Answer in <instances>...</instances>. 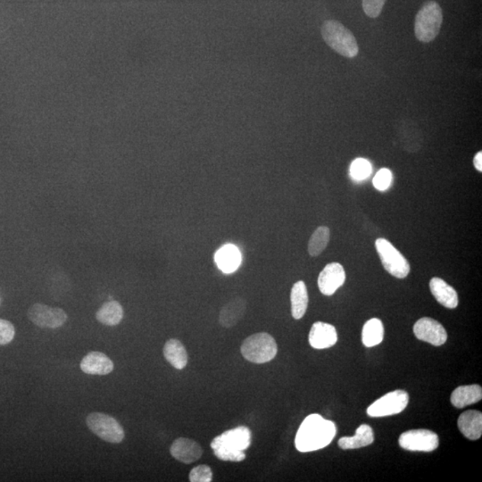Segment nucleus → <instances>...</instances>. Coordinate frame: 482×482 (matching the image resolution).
Segmentation results:
<instances>
[{
    "label": "nucleus",
    "mask_w": 482,
    "mask_h": 482,
    "mask_svg": "<svg viewBox=\"0 0 482 482\" xmlns=\"http://www.w3.org/2000/svg\"><path fill=\"white\" fill-rule=\"evenodd\" d=\"M430 289L434 298L443 307L454 309L458 307V295L455 289L446 284L444 279L435 277L430 279Z\"/></svg>",
    "instance_id": "nucleus-16"
},
{
    "label": "nucleus",
    "mask_w": 482,
    "mask_h": 482,
    "mask_svg": "<svg viewBox=\"0 0 482 482\" xmlns=\"http://www.w3.org/2000/svg\"><path fill=\"white\" fill-rule=\"evenodd\" d=\"M124 308L119 302H107L96 312V320L107 326H118L124 318Z\"/></svg>",
    "instance_id": "nucleus-24"
},
{
    "label": "nucleus",
    "mask_w": 482,
    "mask_h": 482,
    "mask_svg": "<svg viewBox=\"0 0 482 482\" xmlns=\"http://www.w3.org/2000/svg\"><path fill=\"white\" fill-rule=\"evenodd\" d=\"M409 402V396L404 390H395L379 398L368 407L367 414L371 417H385L403 412Z\"/></svg>",
    "instance_id": "nucleus-8"
},
{
    "label": "nucleus",
    "mask_w": 482,
    "mask_h": 482,
    "mask_svg": "<svg viewBox=\"0 0 482 482\" xmlns=\"http://www.w3.org/2000/svg\"><path fill=\"white\" fill-rule=\"evenodd\" d=\"M375 247L386 271L397 279L407 277L410 272L409 263L390 241L381 238L375 241Z\"/></svg>",
    "instance_id": "nucleus-6"
},
{
    "label": "nucleus",
    "mask_w": 482,
    "mask_h": 482,
    "mask_svg": "<svg viewBox=\"0 0 482 482\" xmlns=\"http://www.w3.org/2000/svg\"><path fill=\"white\" fill-rule=\"evenodd\" d=\"M474 165L477 171L482 172V152H478L474 159Z\"/></svg>",
    "instance_id": "nucleus-32"
},
{
    "label": "nucleus",
    "mask_w": 482,
    "mask_h": 482,
    "mask_svg": "<svg viewBox=\"0 0 482 482\" xmlns=\"http://www.w3.org/2000/svg\"><path fill=\"white\" fill-rule=\"evenodd\" d=\"M321 36L328 46L342 56L353 59L358 56V41L351 31L336 20H327L321 27Z\"/></svg>",
    "instance_id": "nucleus-3"
},
{
    "label": "nucleus",
    "mask_w": 482,
    "mask_h": 482,
    "mask_svg": "<svg viewBox=\"0 0 482 482\" xmlns=\"http://www.w3.org/2000/svg\"><path fill=\"white\" fill-rule=\"evenodd\" d=\"M330 241V229L326 226L318 227L308 242V253L311 256H320Z\"/></svg>",
    "instance_id": "nucleus-26"
},
{
    "label": "nucleus",
    "mask_w": 482,
    "mask_h": 482,
    "mask_svg": "<svg viewBox=\"0 0 482 482\" xmlns=\"http://www.w3.org/2000/svg\"><path fill=\"white\" fill-rule=\"evenodd\" d=\"M170 453L176 460L188 465L198 461L203 454V449L195 440L179 438L173 441Z\"/></svg>",
    "instance_id": "nucleus-14"
},
{
    "label": "nucleus",
    "mask_w": 482,
    "mask_h": 482,
    "mask_svg": "<svg viewBox=\"0 0 482 482\" xmlns=\"http://www.w3.org/2000/svg\"><path fill=\"white\" fill-rule=\"evenodd\" d=\"M346 272L339 263H330L321 272L318 277V287L321 293L332 295L345 284Z\"/></svg>",
    "instance_id": "nucleus-12"
},
{
    "label": "nucleus",
    "mask_w": 482,
    "mask_h": 482,
    "mask_svg": "<svg viewBox=\"0 0 482 482\" xmlns=\"http://www.w3.org/2000/svg\"><path fill=\"white\" fill-rule=\"evenodd\" d=\"M372 172V165L369 161L358 159L353 161L350 166V175L356 181H363L367 179Z\"/></svg>",
    "instance_id": "nucleus-27"
},
{
    "label": "nucleus",
    "mask_w": 482,
    "mask_h": 482,
    "mask_svg": "<svg viewBox=\"0 0 482 482\" xmlns=\"http://www.w3.org/2000/svg\"><path fill=\"white\" fill-rule=\"evenodd\" d=\"M28 318L41 328L57 329L63 326L67 320L66 312L59 307H50L43 304L31 305L28 310Z\"/></svg>",
    "instance_id": "nucleus-10"
},
{
    "label": "nucleus",
    "mask_w": 482,
    "mask_h": 482,
    "mask_svg": "<svg viewBox=\"0 0 482 482\" xmlns=\"http://www.w3.org/2000/svg\"><path fill=\"white\" fill-rule=\"evenodd\" d=\"M86 424L98 438L112 444L121 443L124 439V430L114 417L102 413H92L87 416Z\"/></svg>",
    "instance_id": "nucleus-7"
},
{
    "label": "nucleus",
    "mask_w": 482,
    "mask_h": 482,
    "mask_svg": "<svg viewBox=\"0 0 482 482\" xmlns=\"http://www.w3.org/2000/svg\"><path fill=\"white\" fill-rule=\"evenodd\" d=\"M240 350L247 361L260 365L272 361L275 358L278 346L270 334L261 333L247 337Z\"/></svg>",
    "instance_id": "nucleus-5"
},
{
    "label": "nucleus",
    "mask_w": 482,
    "mask_h": 482,
    "mask_svg": "<svg viewBox=\"0 0 482 482\" xmlns=\"http://www.w3.org/2000/svg\"><path fill=\"white\" fill-rule=\"evenodd\" d=\"M458 428L462 435L471 440H477L482 434V414L480 411L468 410L458 418Z\"/></svg>",
    "instance_id": "nucleus-18"
},
{
    "label": "nucleus",
    "mask_w": 482,
    "mask_h": 482,
    "mask_svg": "<svg viewBox=\"0 0 482 482\" xmlns=\"http://www.w3.org/2000/svg\"><path fill=\"white\" fill-rule=\"evenodd\" d=\"M392 182V173L388 169L382 168L376 173L374 183V188L378 191H384L390 186Z\"/></svg>",
    "instance_id": "nucleus-29"
},
{
    "label": "nucleus",
    "mask_w": 482,
    "mask_h": 482,
    "mask_svg": "<svg viewBox=\"0 0 482 482\" xmlns=\"http://www.w3.org/2000/svg\"><path fill=\"white\" fill-rule=\"evenodd\" d=\"M308 340L312 348L316 349L332 348L337 342L336 328L332 324L317 321L311 328Z\"/></svg>",
    "instance_id": "nucleus-13"
},
{
    "label": "nucleus",
    "mask_w": 482,
    "mask_h": 482,
    "mask_svg": "<svg viewBox=\"0 0 482 482\" xmlns=\"http://www.w3.org/2000/svg\"><path fill=\"white\" fill-rule=\"evenodd\" d=\"M291 314L294 319L300 320L305 316L308 307L307 286L303 281L295 282L291 293Z\"/></svg>",
    "instance_id": "nucleus-23"
},
{
    "label": "nucleus",
    "mask_w": 482,
    "mask_h": 482,
    "mask_svg": "<svg viewBox=\"0 0 482 482\" xmlns=\"http://www.w3.org/2000/svg\"><path fill=\"white\" fill-rule=\"evenodd\" d=\"M384 337V326L380 319L372 318L366 321L362 332V342L366 348H372L382 342Z\"/></svg>",
    "instance_id": "nucleus-25"
},
{
    "label": "nucleus",
    "mask_w": 482,
    "mask_h": 482,
    "mask_svg": "<svg viewBox=\"0 0 482 482\" xmlns=\"http://www.w3.org/2000/svg\"><path fill=\"white\" fill-rule=\"evenodd\" d=\"M15 330L10 321L0 319V345H6L14 339Z\"/></svg>",
    "instance_id": "nucleus-31"
},
{
    "label": "nucleus",
    "mask_w": 482,
    "mask_h": 482,
    "mask_svg": "<svg viewBox=\"0 0 482 482\" xmlns=\"http://www.w3.org/2000/svg\"><path fill=\"white\" fill-rule=\"evenodd\" d=\"M482 398L480 385H466L456 388L451 395V403L456 408H464L476 404Z\"/></svg>",
    "instance_id": "nucleus-20"
},
{
    "label": "nucleus",
    "mask_w": 482,
    "mask_h": 482,
    "mask_svg": "<svg viewBox=\"0 0 482 482\" xmlns=\"http://www.w3.org/2000/svg\"><path fill=\"white\" fill-rule=\"evenodd\" d=\"M80 369L87 374L107 375L114 370V363L104 353L92 351L80 362Z\"/></svg>",
    "instance_id": "nucleus-15"
},
{
    "label": "nucleus",
    "mask_w": 482,
    "mask_h": 482,
    "mask_svg": "<svg viewBox=\"0 0 482 482\" xmlns=\"http://www.w3.org/2000/svg\"><path fill=\"white\" fill-rule=\"evenodd\" d=\"M241 260H242V257H241L239 249L233 244H228V245L221 247L214 255L215 263L221 271L224 273L237 271V269L240 268Z\"/></svg>",
    "instance_id": "nucleus-19"
},
{
    "label": "nucleus",
    "mask_w": 482,
    "mask_h": 482,
    "mask_svg": "<svg viewBox=\"0 0 482 482\" xmlns=\"http://www.w3.org/2000/svg\"><path fill=\"white\" fill-rule=\"evenodd\" d=\"M414 333L418 339L436 346L444 345L448 339V333L442 324L429 317H423L416 321L414 326Z\"/></svg>",
    "instance_id": "nucleus-11"
},
{
    "label": "nucleus",
    "mask_w": 482,
    "mask_h": 482,
    "mask_svg": "<svg viewBox=\"0 0 482 482\" xmlns=\"http://www.w3.org/2000/svg\"><path fill=\"white\" fill-rule=\"evenodd\" d=\"M247 310V302L242 298H235L221 308L219 323L221 326L230 329L242 319Z\"/></svg>",
    "instance_id": "nucleus-17"
},
{
    "label": "nucleus",
    "mask_w": 482,
    "mask_h": 482,
    "mask_svg": "<svg viewBox=\"0 0 482 482\" xmlns=\"http://www.w3.org/2000/svg\"><path fill=\"white\" fill-rule=\"evenodd\" d=\"M398 443L402 448L412 452H432L439 448V436L429 430H412L401 434Z\"/></svg>",
    "instance_id": "nucleus-9"
},
{
    "label": "nucleus",
    "mask_w": 482,
    "mask_h": 482,
    "mask_svg": "<svg viewBox=\"0 0 482 482\" xmlns=\"http://www.w3.org/2000/svg\"><path fill=\"white\" fill-rule=\"evenodd\" d=\"M250 444L251 432L247 427L240 426L215 437L211 442V448L220 460L237 462L245 460V450Z\"/></svg>",
    "instance_id": "nucleus-2"
},
{
    "label": "nucleus",
    "mask_w": 482,
    "mask_h": 482,
    "mask_svg": "<svg viewBox=\"0 0 482 482\" xmlns=\"http://www.w3.org/2000/svg\"><path fill=\"white\" fill-rule=\"evenodd\" d=\"M189 479L191 482H210L213 480V472L208 465H198L189 472Z\"/></svg>",
    "instance_id": "nucleus-28"
},
{
    "label": "nucleus",
    "mask_w": 482,
    "mask_h": 482,
    "mask_svg": "<svg viewBox=\"0 0 482 482\" xmlns=\"http://www.w3.org/2000/svg\"><path fill=\"white\" fill-rule=\"evenodd\" d=\"M374 441V434L372 427L362 424L356 429L355 436L344 437L337 444L343 450L358 449L372 444Z\"/></svg>",
    "instance_id": "nucleus-21"
},
{
    "label": "nucleus",
    "mask_w": 482,
    "mask_h": 482,
    "mask_svg": "<svg viewBox=\"0 0 482 482\" xmlns=\"http://www.w3.org/2000/svg\"><path fill=\"white\" fill-rule=\"evenodd\" d=\"M386 0H363V9L371 18H377L381 14Z\"/></svg>",
    "instance_id": "nucleus-30"
},
{
    "label": "nucleus",
    "mask_w": 482,
    "mask_h": 482,
    "mask_svg": "<svg viewBox=\"0 0 482 482\" xmlns=\"http://www.w3.org/2000/svg\"><path fill=\"white\" fill-rule=\"evenodd\" d=\"M443 22V13L436 1L424 3L414 21V34L421 43H429L438 36Z\"/></svg>",
    "instance_id": "nucleus-4"
},
{
    "label": "nucleus",
    "mask_w": 482,
    "mask_h": 482,
    "mask_svg": "<svg viewBox=\"0 0 482 482\" xmlns=\"http://www.w3.org/2000/svg\"><path fill=\"white\" fill-rule=\"evenodd\" d=\"M163 356L167 362L177 370H182L188 364V353L178 339H169L163 346Z\"/></svg>",
    "instance_id": "nucleus-22"
},
{
    "label": "nucleus",
    "mask_w": 482,
    "mask_h": 482,
    "mask_svg": "<svg viewBox=\"0 0 482 482\" xmlns=\"http://www.w3.org/2000/svg\"><path fill=\"white\" fill-rule=\"evenodd\" d=\"M336 433V425L332 421L324 419L318 414H310L298 430L295 446L302 453L316 451L329 446Z\"/></svg>",
    "instance_id": "nucleus-1"
}]
</instances>
